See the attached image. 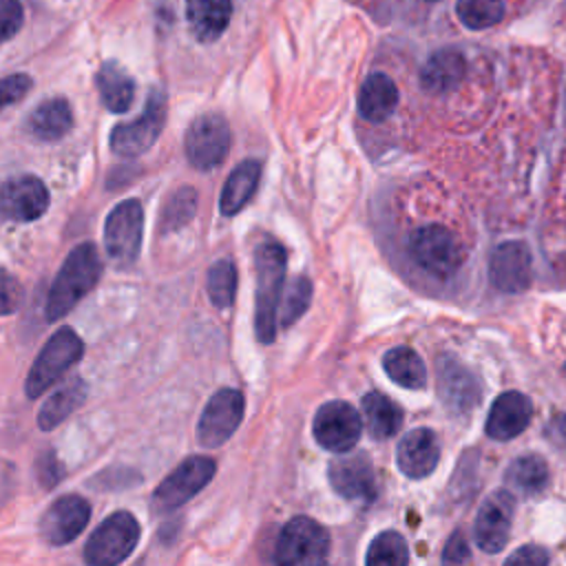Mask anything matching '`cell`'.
<instances>
[{"instance_id": "cell-36", "label": "cell", "mask_w": 566, "mask_h": 566, "mask_svg": "<svg viewBox=\"0 0 566 566\" xmlns=\"http://www.w3.org/2000/svg\"><path fill=\"white\" fill-rule=\"evenodd\" d=\"M0 15H2V40H11L20 24H22V4L18 0H2L0 2Z\"/></svg>"}, {"instance_id": "cell-24", "label": "cell", "mask_w": 566, "mask_h": 566, "mask_svg": "<svg viewBox=\"0 0 566 566\" xmlns=\"http://www.w3.org/2000/svg\"><path fill=\"white\" fill-rule=\"evenodd\" d=\"M27 124L33 137L42 142H55L71 130L73 111L64 97H51L33 108Z\"/></svg>"}, {"instance_id": "cell-12", "label": "cell", "mask_w": 566, "mask_h": 566, "mask_svg": "<svg viewBox=\"0 0 566 566\" xmlns=\"http://www.w3.org/2000/svg\"><path fill=\"white\" fill-rule=\"evenodd\" d=\"M243 418V394L232 387L219 389L210 400L206 402L199 427H197V438L203 447H221L241 424Z\"/></svg>"}, {"instance_id": "cell-1", "label": "cell", "mask_w": 566, "mask_h": 566, "mask_svg": "<svg viewBox=\"0 0 566 566\" xmlns=\"http://www.w3.org/2000/svg\"><path fill=\"white\" fill-rule=\"evenodd\" d=\"M285 250L274 243H261L254 252V272H256V290H254V332L261 343H272L276 336L279 321V301L283 294L285 281Z\"/></svg>"}, {"instance_id": "cell-29", "label": "cell", "mask_w": 566, "mask_h": 566, "mask_svg": "<svg viewBox=\"0 0 566 566\" xmlns=\"http://www.w3.org/2000/svg\"><path fill=\"white\" fill-rule=\"evenodd\" d=\"M385 374L400 387L407 389H422L427 382V369L422 358L411 347H391L382 356Z\"/></svg>"}, {"instance_id": "cell-5", "label": "cell", "mask_w": 566, "mask_h": 566, "mask_svg": "<svg viewBox=\"0 0 566 566\" xmlns=\"http://www.w3.org/2000/svg\"><path fill=\"white\" fill-rule=\"evenodd\" d=\"M144 239V210L137 199L119 201L104 221V248L113 265H130Z\"/></svg>"}, {"instance_id": "cell-4", "label": "cell", "mask_w": 566, "mask_h": 566, "mask_svg": "<svg viewBox=\"0 0 566 566\" xmlns=\"http://www.w3.org/2000/svg\"><path fill=\"white\" fill-rule=\"evenodd\" d=\"M139 542V522L128 511L108 515L88 537L84 559L93 566H113L124 562Z\"/></svg>"}, {"instance_id": "cell-25", "label": "cell", "mask_w": 566, "mask_h": 566, "mask_svg": "<svg viewBox=\"0 0 566 566\" xmlns=\"http://www.w3.org/2000/svg\"><path fill=\"white\" fill-rule=\"evenodd\" d=\"M95 84L106 111L124 113L130 108L135 97V82L115 60H108L99 66Z\"/></svg>"}, {"instance_id": "cell-33", "label": "cell", "mask_w": 566, "mask_h": 566, "mask_svg": "<svg viewBox=\"0 0 566 566\" xmlns=\"http://www.w3.org/2000/svg\"><path fill=\"white\" fill-rule=\"evenodd\" d=\"M208 296L214 307L223 310L230 307L237 294V268L228 259H219L217 263L210 265L208 279H206Z\"/></svg>"}, {"instance_id": "cell-37", "label": "cell", "mask_w": 566, "mask_h": 566, "mask_svg": "<svg viewBox=\"0 0 566 566\" xmlns=\"http://www.w3.org/2000/svg\"><path fill=\"white\" fill-rule=\"evenodd\" d=\"M31 88V77L24 73H15V75H7L2 80V104L9 106L18 99H22Z\"/></svg>"}, {"instance_id": "cell-39", "label": "cell", "mask_w": 566, "mask_h": 566, "mask_svg": "<svg viewBox=\"0 0 566 566\" xmlns=\"http://www.w3.org/2000/svg\"><path fill=\"white\" fill-rule=\"evenodd\" d=\"M442 559H444V562H464V559H469L467 539H464V535H462L460 531H455V533L449 537V542H447V546H444V553H442Z\"/></svg>"}, {"instance_id": "cell-41", "label": "cell", "mask_w": 566, "mask_h": 566, "mask_svg": "<svg viewBox=\"0 0 566 566\" xmlns=\"http://www.w3.org/2000/svg\"><path fill=\"white\" fill-rule=\"evenodd\" d=\"M40 462L46 467V471H40V478L44 480V484H46V486L55 484V482L60 480V471H57V460H55V455L49 453V455L42 458Z\"/></svg>"}, {"instance_id": "cell-32", "label": "cell", "mask_w": 566, "mask_h": 566, "mask_svg": "<svg viewBox=\"0 0 566 566\" xmlns=\"http://www.w3.org/2000/svg\"><path fill=\"white\" fill-rule=\"evenodd\" d=\"M504 2L502 0H458L455 15L458 20L473 31H482L495 27L504 18Z\"/></svg>"}, {"instance_id": "cell-17", "label": "cell", "mask_w": 566, "mask_h": 566, "mask_svg": "<svg viewBox=\"0 0 566 566\" xmlns=\"http://www.w3.org/2000/svg\"><path fill=\"white\" fill-rule=\"evenodd\" d=\"M440 460V444L431 429L418 427L407 431L396 447L398 469L413 480L427 478Z\"/></svg>"}, {"instance_id": "cell-18", "label": "cell", "mask_w": 566, "mask_h": 566, "mask_svg": "<svg viewBox=\"0 0 566 566\" xmlns=\"http://www.w3.org/2000/svg\"><path fill=\"white\" fill-rule=\"evenodd\" d=\"M489 276L502 292H522L531 283V256L526 245L520 241L497 245L491 254Z\"/></svg>"}, {"instance_id": "cell-8", "label": "cell", "mask_w": 566, "mask_h": 566, "mask_svg": "<svg viewBox=\"0 0 566 566\" xmlns=\"http://www.w3.org/2000/svg\"><path fill=\"white\" fill-rule=\"evenodd\" d=\"M409 256L431 276L447 279L462 263V250L451 230L442 226H422L409 237Z\"/></svg>"}, {"instance_id": "cell-2", "label": "cell", "mask_w": 566, "mask_h": 566, "mask_svg": "<svg viewBox=\"0 0 566 566\" xmlns=\"http://www.w3.org/2000/svg\"><path fill=\"white\" fill-rule=\"evenodd\" d=\"M102 272V261L93 243H80L69 252L57 270L46 296V318L57 321L71 312L80 298L93 290Z\"/></svg>"}, {"instance_id": "cell-13", "label": "cell", "mask_w": 566, "mask_h": 566, "mask_svg": "<svg viewBox=\"0 0 566 566\" xmlns=\"http://www.w3.org/2000/svg\"><path fill=\"white\" fill-rule=\"evenodd\" d=\"M515 513V497L509 491H493L482 506L473 524V537L484 553H500L511 535V522Z\"/></svg>"}, {"instance_id": "cell-27", "label": "cell", "mask_w": 566, "mask_h": 566, "mask_svg": "<svg viewBox=\"0 0 566 566\" xmlns=\"http://www.w3.org/2000/svg\"><path fill=\"white\" fill-rule=\"evenodd\" d=\"M360 407H363L365 424L376 440L391 438L402 424V409L398 407V402H394L389 396L380 391L365 394L360 400Z\"/></svg>"}, {"instance_id": "cell-23", "label": "cell", "mask_w": 566, "mask_h": 566, "mask_svg": "<svg viewBox=\"0 0 566 566\" xmlns=\"http://www.w3.org/2000/svg\"><path fill=\"white\" fill-rule=\"evenodd\" d=\"M398 104V88L385 73H371L358 91V113L367 122L387 119Z\"/></svg>"}, {"instance_id": "cell-6", "label": "cell", "mask_w": 566, "mask_h": 566, "mask_svg": "<svg viewBox=\"0 0 566 566\" xmlns=\"http://www.w3.org/2000/svg\"><path fill=\"white\" fill-rule=\"evenodd\" d=\"M329 551L327 531L312 517H292L279 533L274 562L285 566L321 564Z\"/></svg>"}, {"instance_id": "cell-42", "label": "cell", "mask_w": 566, "mask_h": 566, "mask_svg": "<svg viewBox=\"0 0 566 566\" xmlns=\"http://www.w3.org/2000/svg\"><path fill=\"white\" fill-rule=\"evenodd\" d=\"M429 2H438V0H429Z\"/></svg>"}, {"instance_id": "cell-3", "label": "cell", "mask_w": 566, "mask_h": 566, "mask_svg": "<svg viewBox=\"0 0 566 566\" xmlns=\"http://www.w3.org/2000/svg\"><path fill=\"white\" fill-rule=\"evenodd\" d=\"M84 352L82 338L71 327H60L40 349L38 358L33 360L24 389L29 398L42 396L51 389L80 358Z\"/></svg>"}, {"instance_id": "cell-7", "label": "cell", "mask_w": 566, "mask_h": 566, "mask_svg": "<svg viewBox=\"0 0 566 566\" xmlns=\"http://www.w3.org/2000/svg\"><path fill=\"white\" fill-rule=\"evenodd\" d=\"M166 124V93L153 88L144 113L126 124H119L111 130V150L117 157H137L146 153L155 139L161 135Z\"/></svg>"}, {"instance_id": "cell-16", "label": "cell", "mask_w": 566, "mask_h": 566, "mask_svg": "<svg viewBox=\"0 0 566 566\" xmlns=\"http://www.w3.org/2000/svg\"><path fill=\"white\" fill-rule=\"evenodd\" d=\"M49 208L46 186L33 177H13L2 186V214L11 221H35Z\"/></svg>"}, {"instance_id": "cell-26", "label": "cell", "mask_w": 566, "mask_h": 566, "mask_svg": "<svg viewBox=\"0 0 566 566\" xmlns=\"http://www.w3.org/2000/svg\"><path fill=\"white\" fill-rule=\"evenodd\" d=\"M259 179H261V161H256V159L241 161L223 184V190L219 197L221 212L226 217L237 214L252 199V195L259 186Z\"/></svg>"}, {"instance_id": "cell-14", "label": "cell", "mask_w": 566, "mask_h": 566, "mask_svg": "<svg viewBox=\"0 0 566 566\" xmlns=\"http://www.w3.org/2000/svg\"><path fill=\"white\" fill-rule=\"evenodd\" d=\"M91 504L82 495L57 497L40 520V535L53 546L73 542L88 524Z\"/></svg>"}, {"instance_id": "cell-34", "label": "cell", "mask_w": 566, "mask_h": 566, "mask_svg": "<svg viewBox=\"0 0 566 566\" xmlns=\"http://www.w3.org/2000/svg\"><path fill=\"white\" fill-rule=\"evenodd\" d=\"M197 210V192L192 188H179L177 192H172V197L166 201L164 212H161V230L170 232L181 228L184 223H188L192 219Z\"/></svg>"}, {"instance_id": "cell-38", "label": "cell", "mask_w": 566, "mask_h": 566, "mask_svg": "<svg viewBox=\"0 0 566 566\" xmlns=\"http://www.w3.org/2000/svg\"><path fill=\"white\" fill-rule=\"evenodd\" d=\"M546 562H548V555L539 546H522L520 551H515L513 555L506 557V564H533V566H539V564H546Z\"/></svg>"}, {"instance_id": "cell-22", "label": "cell", "mask_w": 566, "mask_h": 566, "mask_svg": "<svg viewBox=\"0 0 566 566\" xmlns=\"http://www.w3.org/2000/svg\"><path fill=\"white\" fill-rule=\"evenodd\" d=\"M467 71V62L455 49L436 51L420 71V84L429 93H449L453 91Z\"/></svg>"}, {"instance_id": "cell-20", "label": "cell", "mask_w": 566, "mask_h": 566, "mask_svg": "<svg viewBox=\"0 0 566 566\" xmlns=\"http://www.w3.org/2000/svg\"><path fill=\"white\" fill-rule=\"evenodd\" d=\"M438 391L449 409L467 411L480 400L473 376L451 358L438 360Z\"/></svg>"}, {"instance_id": "cell-28", "label": "cell", "mask_w": 566, "mask_h": 566, "mask_svg": "<svg viewBox=\"0 0 566 566\" xmlns=\"http://www.w3.org/2000/svg\"><path fill=\"white\" fill-rule=\"evenodd\" d=\"M86 398V385L80 378H71L57 391H53L38 413V424L42 431L55 429L71 411H75Z\"/></svg>"}, {"instance_id": "cell-31", "label": "cell", "mask_w": 566, "mask_h": 566, "mask_svg": "<svg viewBox=\"0 0 566 566\" xmlns=\"http://www.w3.org/2000/svg\"><path fill=\"white\" fill-rule=\"evenodd\" d=\"M365 562L369 566H405L409 562L405 537L396 531L378 533L367 548Z\"/></svg>"}, {"instance_id": "cell-35", "label": "cell", "mask_w": 566, "mask_h": 566, "mask_svg": "<svg viewBox=\"0 0 566 566\" xmlns=\"http://www.w3.org/2000/svg\"><path fill=\"white\" fill-rule=\"evenodd\" d=\"M310 301H312V283H310V279L307 276L292 279V283L283 292V305H281L279 323L283 327L292 325L296 318H301L305 314V310L310 307Z\"/></svg>"}, {"instance_id": "cell-15", "label": "cell", "mask_w": 566, "mask_h": 566, "mask_svg": "<svg viewBox=\"0 0 566 566\" xmlns=\"http://www.w3.org/2000/svg\"><path fill=\"white\" fill-rule=\"evenodd\" d=\"M332 489L349 502H371L376 497L374 467L365 453L343 455L327 469Z\"/></svg>"}, {"instance_id": "cell-10", "label": "cell", "mask_w": 566, "mask_h": 566, "mask_svg": "<svg viewBox=\"0 0 566 566\" xmlns=\"http://www.w3.org/2000/svg\"><path fill=\"white\" fill-rule=\"evenodd\" d=\"M217 464L206 455H190L177 469H172L153 493V506L161 513L179 509L192 495H197L214 475Z\"/></svg>"}, {"instance_id": "cell-9", "label": "cell", "mask_w": 566, "mask_h": 566, "mask_svg": "<svg viewBox=\"0 0 566 566\" xmlns=\"http://www.w3.org/2000/svg\"><path fill=\"white\" fill-rule=\"evenodd\" d=\"M230 146H232L230 126L217 113H206L192 119L184 137L186 157L199 170H210L219 166L226 159Z\"/></svg>"}, {"instance_id": "cell-21", "label": "cell", "mask_w": 566, "mask_h": 566, "mask_svg": "<svg viewBox=\"0 0 566 566\" xmlns=\"http://www.w3.org/2000/svg\"><path fill=\"white\" fill-rule=\"evenodd\" d=\"M232 0H186V18L199 42L217 40L230 24Z\"/></svg>"}, {"instance_id": "cell-30", "label": "cell", "mask_w": 566, "mask_h": 566, "mask_svg": "<svg viewBox=\"0 0 566 566\" xmlns=\"http://www.w3.org/2000/svg\"><path fill=\"white\" fill-rule=\"evenodd\" d=\"M506 482L522 495H537L548 482V467L544 458L535 453L520 455L511 462L506 471Z\"/></svg>"}, {"instance_id": "cell-11", "label": "cell", "mask_w": 566, "mask_h": 566, "mask_svg": "<svg viewBox=\"0 0 566 566\" xmlns=\"http://www.w3.org/2000/svg\"><path fill=\"white\" fill-rule=\"evenodd\" d=\"M312 431L316 442L323 449L332 453H345L354 449V444L358 442L363 431V420L349 402L329 400L318 407Z\"/></svg>"}, {"instance_id": "cell-40", "label": "cell", "mask_w": 566, "mask_h": 566, "mask_svg": "<svg viewBox=\"0 0 566 566\" xmlns=\"http://www.w3.org/2000/svg\"><path fill=\"white\" fill-rule=\"evenodd\" d=\"M20 298V287L18 283L4 272V283H2V314H11L18 307Z\"/></svg>"}, {"instance_id": "cell-19", "label": "cell", "mask_w": 566, "mask_h": 566, "mask_svg": "<svg viewBox=\"0 0 566 566\" xmlns=\"http://www.w3.org/2000/svg\"><path fill=\"white\" fill-rule=\"evenodd\" d=\"M533 416V402L520 391H504L491 405L486 416V436L493 440H511L520 436Z\"/></svg>"}]
</instances>
